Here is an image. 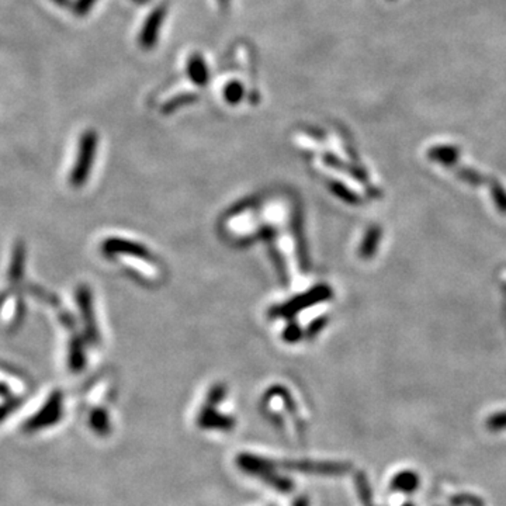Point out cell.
I'll return each mask as SVG.
<instances>
[{
  "instance_id": "obj_1",
  "label": "cell",
  "mask_w": 506,
  "mask_h": 506,
  "mask_svg": "<svg viewBox=\"0 0 506 506\" xmlns=\"http://www.w3.org/2000/svg\"><path fill=\"white\" fill-rule=\"evenodd\" d=\"M167 14H168L167 4H161V6L155 7L148 14V17L145 19L144 26L139 31V37H138V41H139L142 49L151 51L155 48V45L159 41V33L162 30Z\"/></svg>"
},
{
  "instance_id": "obj_2",
  "label": "cell",
  "mask_w": 506,
  "mask_h": 506,
  "mask_svg": "<svg viewBox=\"0 0 506 506\" xmlns=\"http://www.w3.org/2000/svg\"><path fill=\"white\" fill-rule=\"evenodd\" d=\"M61 395L58 392H55L46 402V405L42 408L41 411L30 421L26 423V430L29 432H34V430H40L44 427H48L54 423L61 420Z\"/></svg>"
},
{
  "instance_id": "obj_3",
  "label": "cell",
  "mask_w": 506,
  "mask_h": 506,
  "mask_svg": "<svg viewBox=\"0 0 506 506\" xmlns=\"http://www.w3.org/2000/svg\"><path fill=\"white\" fill-rule=\"evenodd\" d=\"M96 145H97V135L94 131H86L81 139V148H79V157H78V164L75 167L74 172V180L76 183L82 182L87 173V170L91 165L94 152H96Z\"/></svg>"
},
{
  "instance_id": "obj_4",
  "label": "cell",
  "mask_w": 506,
  "mask_h": 506,
  "mask_svg": "<svg viewBox=\"0 0 506 506\" xmlns=\"http://www.w3.org/2000/svg\"><path fill=\"white\" fill-rule=\"evenodd\" d=\"M186 74H187V78L190 79V82H193L196 86H200V87L206 86L210 81V71H209L207 62L197 52H194L189 56L187 64H186Z\"/></svg>"
},
{
  "instance_id": "obj_5",
  "label": "cell",
  "mask_w": 506,
  "mask_h": 506,
  "mask_svg": "<svg viewBox=\"0 0 506 506\" xmlns=\"http://www.w3.org/2000/svg\"><path fill=\"white\" fill-rule=\"evenodd\" d=\"M199 100V96L196 93H180V94H176L174 97H172L169 101H167L164 106H162V113L164 114H172L173 111L184 107V106H189V104H193Z\"/></svg>"
},
{
  "instance_id": "obj_6",
  "label": "cell",
  "mask_w": 506,
  "mask_h": 506,
  "mask_svg": "<svg viewBox=\"0 0 506 506\" xmlns=\"http://www.w3.org/2000/svg\"><path fill=\"white\" fill-rule=\"evenodd\" d=\"M392 487L400 491L411 492L418 487V475H415L412 471H404L394 478Z\"/></svg>"
},
{
  "instance_id": "obj_7",
  "label": "cell",
  "mask_w": 506,
  "mask_h": 506,
  "mask_svg": "<svg viewBox=\"0 0 506 506\" xmlns=\"http://www.w3.org/2000/svg\"><path fill=\"white\" fill-rule=\"evenodd\" d=\"M245 96V87L244 84L238 81H231L229 84H225L224 87V99L229 104H238Z\"/></svg>"
},
{
  "instance_id": "obj_8",
  "label": "cell",
  "mask_w": 506,
  "mask_h": 506,
  "mask_svg": "<svg viewBox=\"0 0 506 506\" xmlns=\"http://www.w3.org/2000/svg\"><path fill=\"white\" fill-rule=\"evenodd\" d=\"M90 423H91V427L100 433V435H104L110 430L109 427V420H107V415L103 412V411H99V412H94L90 418Z\"/></svg>"
},
{
  "instance_id": "obj_9",
  "label": "cell",
  "mask_w": 506,
  "mask_h": 506,
  "mask_svg": "<svg viewBox=\"0 0 506 506\" xmlns=\"http://www.w3.org/2000/svg\"><path fill=\"white\" fill-rule=\"evenodd\" d=\"M97 0H76L74 4V11L76 16L84 17L86 14H89V11L93 9V6L96 4Z\"/></svg>"
},
{
  "instance_id": "obj_10",
  "label": "cell",
  "mask_w": 506,
  "mask_h": 506,
  "mask_svg": "<svg viewBox=\"0 0 506 506\" xmlns=\"http://www.w3.org/2000/svg\"><path fill=\"white\" fill-rule=\"evenodd\" d=\"M217 1H218V6L221 7V10H224V11H227L231 6V0H217Z\"/></svg>"
},
{
  "instance_id": "obj_11",
  "label": "cell",
  "mask_w": 506,
  "mask_h": 506,
  "mask_svg": "<svg viewBox=\"0 0 506 506\" xmlns=\"http://www.w3.org/2000/svg\"><path fill=\"white\" fill-rule=\"evenodd\" d=\"M54 3H56L58 6H62V7H68V6H71L72 4V1L71 0H52Z\"/></svg>"
},
{
  "instance_id": "obj_12",
  "label": "cell",
  "mask_w": 506,
  "mask_h": 506,
  "mask_svg": "<svg viewBox=\"0 0 506 506\" xmlns=\"http://www.w3.org/2000/svg\"><path fill=\"white\" fill-rule=\"evenodd\" d=\"M135 3H138V4H147V3H149V0H134Z\"/></svg>"
}]
</instances>
